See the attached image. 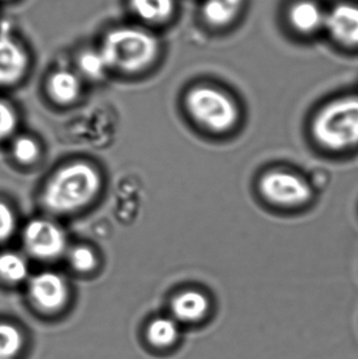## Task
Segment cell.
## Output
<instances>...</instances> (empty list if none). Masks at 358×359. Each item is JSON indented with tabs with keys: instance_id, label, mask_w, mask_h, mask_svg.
<instances>
[{
	"instance_id": "4fadbf2b",
	"label": "cell",
	"mask_w": 358,
	"mask_h": 359,
	"mask_svg": "<svg viewBox=\"0 0 358 359\" xmlns=\"http://www.w3.org/2000/svg\"><path fill=\"white\" fill-rule=\"evenodd\" d=\"M292 25L302 33H311L325 25L326 14L315 2L301 1L290 12Z\"/></svg>"
},
{
	"instance_id": "7a4b0ae2",
	"label": "cell",
	"mask_w": 358,
	"mask_h": 359,
	"mask_svg": "<svg viewBox=\"0 0 358 359\" xmlns=\"http://www.w3.org/2000/svg\"><path fill=\"white\" fill-rule=\"evenodd\" d=\"M100 177L86 163L61 168L46 186L42 201L46 209L65 215L88 205L98 194Z\"/></svg>"
},
{
	"instance_id": "3957f363",
	"label": "cell",
	"mask_w": 358,
	"mask_h": 359,
	"mask_svg": "<svg viewBox=\"0 0 358 359\" xmlns=\"http://www.w3.org/2000/svg\"><path fill=\"white\" fill-rule=\"evenodd\" d=\"M100 52L109 69L136 73L153 63L159 52V42L147 32L119 27L107 34Z\"/></svg>"
},
{
	"instance_id": "d6986e66",
	"label": "cell",
	"mask_w": 358,
	"mask_h": 359,
	"mask_svg": "<svg viewBox=\"0 0 358 359\" xmlns=\"http://www.w3.org/2000/svg\"><path fill=\"white\" fill-rule=\"evenodd\" d=\"M12 151L19 163L29 164L37 159L39 149L33 139L20 137L13 144Z\"/></svg>"
},
{
	"instance_id": "7c38bea8",
	"label": "cell",
	"mask_w": 358,
	"mask_h": 359,
	"mask_svg": "<svg viewBox=\"0 0 358 359\" xmlns=\"http://www.w3.org/2000/svg\"><path fill=\"white\" fill-rule=\"evenodd\" d=\"M81 90L79 78L69 71L53 74L48 80V93L56 102L69 104L79 96Z\"/></svg>"
},
{
	"instance_id": "277c9868",
	"label": "cell",
	"mask_w": 358,
	"mask_h": 359,
	"mask_svg": "<svg viewBox=\"0 0 358 359\" xmlns=\"http://www.w3.org/2000/svg\"><path fill=\"white\" fill-rule=\"evenodd\" d=\"M186 105L191 117L210 132H230L239 123V107L228 95L216 88H193L187 95Z\"/></svg>"
},
{
	"instance_id": "5bb4252c",
	"label": "cell",
	"mask_w": 358,
	"mask_h": 359,
	"mask_svg": "<svg viewBox=\"0 0 358 359\" xmlns=\"http://www.w3.org/2000/svg\"><path fill=\"white\" fill-rule=\"evenodd\" d=\"M130 4L132 12L147 22H164L174 14V0H130Z\"/></svg>"
},
{
	"instance_id": "2e32d148",
	"label": "cell",
	"mask_w": 358,
	"mask_h": 359,
	"mask_svg": "<svg viewBox=\"0 0 358 359\" xmlns=\"http://www.w3.org/2000/svg\"><path fill=\"white\" fill-rule=\"evenodd\" d=\"M29 274L27 262L18 253L0 252V282L15 285L23 282Z\"/></svg>"
},
{
	"instance_id": "ac0fdd59",
	"label": "cell",
	"mask_w": 358,
	"mask_h": 359,
	"mask_svg": "<svg viewBox=\"0 0 358 359\" xmlns=\"http://www.w3.org/2000/svg\"><path fill=\"white\" fill-rule=\"evenodd\" d=\"M80 69L90 79H100L109 71V67L104 57L98 52H88L82 55L79 61Z\"/></svg>"
},
{
	"instance_id": "6da1fadb",
	"label": "cell",
	"mask_w": 358,
	"mask_h": 359,
	"mask_svg": "<svg viewBox=\"0 0 358 359\" xmlns=\"http://www.w3.org/2000/svg\"><path fill=\"white\" fill-rule=\"evenodd\" d=\"M311 136L321 149L344 153L358 147V97L347 96L327 103L311 121Z\"/></svg>"
},
{
	"instance_id": "44dd1931",
	"label": "cell",
	"mask_w": 358,
	"mask_h": 359,
	"mask_svg": "<svg viewBox=\"0 0 358 359\" xmlns=\"http://www.w3.org/2000/svg\"><path fill=\"white\" fill-rule=\"evenodd\" d=\"M16 126V113L8 102L0 99V142L12 136Z\"/></svg>"
},
{
	"instance_id": "7402d4cb",
	"label": "cell",
	"mask_w": 358,
	"mask_h": 359,
	"mask_svg": "<svg viewBox=\"0 0 358 359\" xmlns=\"http://www.w3.org/2000/svg\"><path fill=\"white\" fill-rule=\"evenodd\" d=\"M16 229V217L10 205L0 201V244L10 240Z\"/></svg>"
},
{
	"instance_id": "9a60e30c",
	"label": "cell",
	"mask_w": 358,
	"mask_h": 359,
	"mask_svg": "<svg viewBox=\"0 0 358 359\" xmlns=\"http://www.w3.org/2000/svg\"><path fill=\"white\" fill-rule=\"evenodd\" d=\"M242 4L243 0H207L203 6L204 18L216 27L227 25L237 16Z\"/></svg>"
},
{
	"instance_id": "ffe728a7",
	"label": "cell",
	"mask_w": 358,
	"mask_h": 359,
	"mask_svg": "<svg viewBox=\"0 0 358 359\" xmlns=\"http://www.w3.org/2000/svg\"><path fill=\"white\" fill-rule=\"evenodd\" d=\"M74 269L79 272H90L96 267V255L88 247H77L69 257Z\"/></svg>"
},
{
	"instance_id": "8fae6325",
	"label": "cell",
	"mask_w": 358,
	"mask_h": 359,
	"mask_svg": "<svg viewBox=\"0 0 358 359\" xmlns=\"http://www.w3.org/2000/svg\"><path fill=\"white\" fill-rule=\"evenodd\" d=\"M147 343L156 349H168L180 337V326L174 318H153L145 331Z\"/></svg>"
},
{
	"instance_id": "9c48e42d",
	"label": "cell",
	"mask_w": 358,
	"mask_h": 359,
	"mask_svg": "<svg viewBox=\"0 0 358 359\" xmlns=\"http://www.w3.org/2000/svg\"><path fill=\"white\" fill-rule=\"evenodd\" d=\"M325 27L340 43L358 46V8L340 4L326 14Z\"/></svg>"
},
{
	"instance_id": "e0dca14e",
	"label": "cell",
	"mask_w": 358,
	"mask_h": 359,
	"mask_svg": "<svg viewBox=\"0 0 358 359\" xmlns=\"http://www.w3.org/2000/svg\"><path fill=\"white\" fill-rule=\"evenodd\" d=\"M25 347V337L16 325L0 322V359H15Z\"/></svg>"
},
{
	"instance_id": "8992f818",
	"label": "cell",
	"mask_w": 358,
	"mask_h": 359,
	"mask_svg": "<svg viewBox=\"0 0 358 359\" xmlns=\"http://www.w3.org/2000/svg\"><path fill=\"white\" fill-rule=\"evenodd\" d=\"M23 244L27 250L40 259H53L62 255L67 246L64 232L48 219H34L25 226Z\"/></svg>"
},
{
	"instance_id": "30bf717a",
	"label": "cell",
	"mask_w": 358,
	"mask_h": 359,
	"mask_svg": "<svg viewBox=\"0 0 358 359\" xmlns=\"http://www.w3.org/2000/svg\"><path fill=\"white\" fill-rule=\"evenodd\" d=\"M170 309L177 322L193 324L207 316L210 309L209 299L200 291L187 290L174 297Z\"/></svg>"
},
{
	"instance_id": "ba28073f",
	"label": "cell",
	"mask_w": 358,
	"mask_h": 359,
	"mask_svg": "<svg viewBox=\"0 0 358 359\" xmlns=\"http://www.w3.org/2000/svg\"><path fill=\"white\" fill-rule=\"evenodd\" d=\"M29 58L22 46L8 35H0V88L13 86L22 79Z\"/></svg>"
},
{
	"instance_id": "5b68a950",
	"label": "cell",
	"mask_w": 358,
	"mask_h": 359,
	"mask_svg": "<svg viewBox=\"0 0 358 359\" xmlns=\"http://www.w3.org/2000/svg\"><path fill=\"white\" fill-rule=\"evenodd\" d=\"M259 194L269 204L283 208H298L313 198V187L306 179L285 170H273L258 181Z\"/></svg>"
},
{
	"instance_id": "52a82bcc",
	"label": "cell",
	"mask_w": 358,
	"mask_h": 359,
	"mask_svg": "<svg viewBox=\"0 0 358 359\" xmlns=\"http://www.w3.org/2000/svg\"><path fill=\"white\" fill-rule=\"evenodd\" d=\"M34 307L44 313H55L64 307L69 299L67 283L55 272H42L34 276L27 288Z\"/></svg>"
}]
</instances>
